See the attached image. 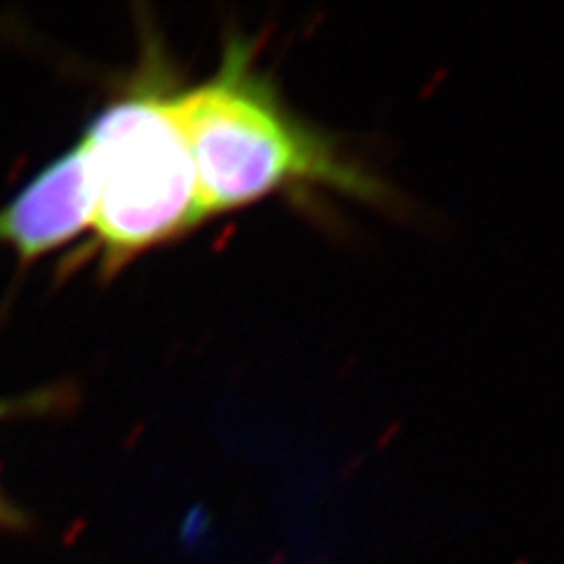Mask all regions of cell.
I'll use <instances>...</instances> for the list:
<instances>
[{
	"instance_id": "cell-1",
	"label": "cell",
	"mask_w": 564,
	"mask_h": 564,
	"mask_svg": "<svg viewBox=\"0 0 564 564\" xmlns=\"http://www.w3.org/2000/svg\"><path fill=\"white\" fill-rule=\"evenodd\" d=\"M174 111L207 219L315 186L369 205L393 203L379 176L290 109L245 35L226 41L219 68L207 80L174 95Z\"/></svg>"
},
{
	"instance_id": "cell-2",
	"label": "cell",
	"mask_w": 564,
	"mask_h": 564,
	"mask_svg": "<svg viewBox=\"0 0 564 564\" xmlns=\"http://www.w3.org/2000/svg\"><path fill=\"white\" fill-rule=\"evenodd\" d=\"M165 52L147 39L141 66L90 120L80 144L95 182V247L104 278L207 221Z\"/></svg>"
},
{
	"instance_id": "cell-3",
	"label": "cell",
	"mask_w": 564,
	"mask_h": 564,
	"mask_svg": "<svg viewBox=\"0 0 564 564\" xmlns=\"http://www.w3.org/2000/svg\"><path fill=\"white\" fill-rule=\"evenodd\" d=\"M95 224V182L83 144L45 165L0 207V245L24 263L76 240Z\"/></svg>"
},
{
	"instance_id": "cell-4",
	"label": "cell",
	"mask_w": 564,
	"mask_h": 564,
	"mask_svg": "<svg viewBox=\"0 0 564 564\" xmlns=\"http://www.w3.org/2000/svg\"><path fill=\"white\" fill-rule=\"evenodd\" d=\"M26 527V518L20 508H17L8 494L0 487V529H24Z\"/></svg>"
}]
</instances>
